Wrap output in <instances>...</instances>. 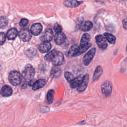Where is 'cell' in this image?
<instances>
[{"instance_id":"6da1fadb","label":"cell","mask_w":127,"mask_h":127,"mask_svg":"<svg viewBox=\"0 0 127 127\" xmlns=\"http://www.w3.org/2000/svg\"><path fill=\"white\" fill-rule=\"evenodd\" d=\"M44 59L48 62H51L54 65L60 66L64 61L63 54L59 51L53 50L45 55Z\"/></svg>"},{"instance_id":"7a4b0ae2","label":"cell","mask_w":127,"mask_h":127,"mask_svg":"<svg viewBox=\"0 0 127 127\" xmlns=\"http://www.w3.org/2000/svg\"><path fill=\"white\" fill-rule=\"evenodd\" d=\"M22 77V75L20 72L16 70H13L9 73L8 80L9 82L13 86H18L21 83Z\"/></svg>"},{"instance_id":"3957f363","label":"cell","mask_w":127,"mask_h":127,"mask_svg":"<svg viewBox=\"0 0 127 127\" xmlns=\"http://www.w3.org/2000/svg\"><path fill=\"white\" fill-rule=\"evenodd\" d=\"M35 74V69L30 64H28L25 66L24 69L23 70L22 73V75L24 79L28 81L33 78Z\"/></svg>"},{"instance_id":"277c9868","label":"cell","mask_w":127,"mask_h":127,"mask_svg":"<svg viewBox=\"0 0 127 127\" xmlns=\"http://www.w3.org/2000/svg\"><path fill=\"white\" fill-rule=\"evenodd\" d=\"M91 44L89 43L84 44H80L75 49L72 57H77L82 54L83 53H85L91 47Z\"/></svg>"},{"instance_id":"5b68a950","label":"cell","mask_w":127,"mask_h":127,"mask_svg":"<svg viewBox=\"0 0 127 127\" xmlns=\"http://www.w3.org/2000/svg\"><path fill=\"white\" fill-rule=\"evenodd\" d=\"M19 38L23 42L29 41L32 37V33L31 31L27 28L22 29L18 33Z\"/></svg>"},{"instance_id":"8992f818","label":"cell","mask_w":127,"mask_h":127,"mask_svg":"<svg viewBox=\"0 0 127 127\" xmlns=\"http://www.w3.org/2000/svg\"><path fill=\"white\" fill-rule=\"evenodd\" d=\"M95 53L96 49L93 48L84 55L83 58V63L85 65H88L90 63L95 56Z\"/></svg>"},{"instance_id":"52a82bcc","label":"cell","mask_w":127,"mask_h":127,"mask_svg":"<svg viewBox=\"0 0 127 127\" xmlns=\"http://www.w3.org/2000/svg\"><path fill=\"white\" fill-rule=\"evenodd\" d=\"M95 41L97 45L102 50L106 49L108 45L106 39L104 36L102 35H98L95 37Z\"/></svg>"},{"instance_id":"ba28073f","label":"cell","mask_w":127,"mask_h":127,"mask_svg":"<svg viewBox=\"0 0 127 127\" xmlns=\"http://www.w3.org/2000/svg\"><path fill=\"white\" fill-rule=\"evenodd\" d=\"M101 91L103 94L106 96H109L112 93V86L109 81H105L101 85Z\"/></svg>"},{"instance_id":"9c48e42d","label":"cell","mask_w":127,"mask_h":127,"mask_svg":"<svg viewBox=\"0 0 127 127\" xmlns=\"http://www.w3.org/2000/svg\"><path fill=\"white\" fill-rule=\"evenodd\" d=\"M53 32L51 29H47L40 37V40L43 42H50L52 40Z\"/></svg>"},{"instance_id":"30bf717a","label":"cell","mask_w":127,"mask_h":127,"mask_svg":"<svg viewBox=\"0 0 127 127\" xmlns=\"http://www.w3.org/2000/svg\"><path fill=\"white\" fill-rule=\"evenodd\" d=\"M55 43L59 45L63 44L66 40L65 35L62 32L56 33L54 36Z\"/></svg>"},{"instance_id":"8fae6325","label":"cell","mask_w":127,"mask_h":127,"mask_svg":"<svg viewBox=\"0 0 127 127\" xmlns=\"http://www.w3.org/2000/svg\"><path fill=\"white\" fill-rule=\"evenodd\" d=\"M88 81H89V75L88 74H86L84 76V77L81 83L77 87V91L79 93L83 92L86 89L87 86Z\"/></svg>"},{"instance_id":"7c38bea8","label":"cell","mask_w":127,"mask_h":127,"mask_svg":"<svg viewBox=\"0 0 127 127\" xmlns=\"http://www.w3.org/2000/svg\"><path fill=\"white\" fill-rule=\"evenodd\" d=\"M43 29V27L42 25L40 23H37L33 24L30 28V31L32 34L37 36L40 34V33L42 32Z\"/></svg>"},{"instance_id":"4fadbf2b","label":"cell","mask_w":127,"mask_h":127,"mask_svg":"<svg viewBox=\"0 0 127 127\" xmlns=\"http://www.w3.org/2000/svg\"><path fill=\"white\" fill-rule=\"evenodd\" d=\"M84 75L83 74H80L75 78H74L73 80L70 83V87L72 88H75L76 87H78L80 84L81 83L83 77H84Z\"/></svg>"},{"instance_id":"5bb4252c","label":"cell","mask_w":127,"mask_h":127,"mask_svg":"<svg viewBox=\"0 0 127 127\" xmlns=\"http://www.w3.org/2000/svg\"><path fill=\"white\" fill-rule=\"evenodd\" d=\"M12 88L7 85H5L3 86L0 90V94L3 97H8L12 95Z\"/></svg>"},{"instance_id":"9a60e30c","label":"cell","mask_w":127,"mask_h":127,"mask_svg":"<svg viewBox=\"0 0 127 127\" xmlns=\"http://www.w3.org/2000/svg\"><path fill=\"white\" fill-rule=\"evenodd\" d=\"M51 44L49 42H45L41 44L39 46L38 49L40 52L44 53L49 52L51 50Z\"/></svg>"},{"instance_id":"2e32d148","label":"cell","mask_w":127,"mask_h":127,"mask_svg":"<svg viewBox=\"0 0 127 127\" xmlns=\"http://www.w3.org/2000/svg\"><path fill=\"white\" fill-rule=\"evenodd\" d=\"M46 83V80L45 79H40L36 80L32 86V89L36 90L44 87Z\"/></svg>"},{"instance_id":"e0dca14e","label":"cell","mask_w":127,"mask_h":127,"mask_svg":"<svg viewBox=\"0 0 127 127\" xmlns=\"http://www.w3.org/2000/svg\"><path fill=\"white\" fill-rule=\"evenodd\" d=\"M62 73V70L59 66L54 65L51 71V75L52 77L58 78L59 77Z\"/></svg>"},{"instance_id":"ac0fdd59","label":"cell","mask_w":127,"mask_h":127,"mask_svg":"<svg viewBox=\"0 0 127 127\" xmlns=\"http://www.w3.org/2000/svg\"><path fill=\"white\" fill-rule=\"evenodd\" d=\"M102 72H103V69L102 67L100 65H98L96 67L93 74V81H95L97 80L101 75Z\"/></svg>"},{"instance_id":"d6986e66","label":"cell","mask_w":127,"mask_h":127,"mask_svg":"<svg viewBox=\"0 0 127 127\" xmlns=\"http://www.w3.org/2000/svg\"><path fill=\"white\" fill-rule=\"evenodd\" d=\"M18 34V31L15 28L10 29L7 32L6 36L8 40L14 39Z\"/></svg>"},{"instance_id":"ffe728a7","label":"cell","mask_w":127,"mask_h":127,"mask_svg":"<svg viewBox=\"0 0 127 127\" xmlns=\"http://www.w3.org/2000/svg\"><path fill=\"white\" fill-rule=\"evenodd\" d=\"M93 27L92 23L90 21H85L80 26L81 30L83 31H88L90 30Z\"/></svg>"},{"instance_id":"44dd1931","label":"cell","mask_w":127,"mask_h":127,"mask_svg":"<svg viewBox=\"0 0 127 127\" xmlns=\"http://www.w3.org/2000/svg\"><path fill=\"white\" fill-rule=\"evenodd\" d=\"M64 4L68 7H75L80 4V2L76 0H66L64 2Z\"/></svg>"},{"instance_id":"7402d4cb","label":"cell","mask_w":127,"mask_h":127,"mask_svg":"<svg viewBox=\"0 0 127 127\" xmlns=\"http://www.w3.org/2000/svg\"><path fill=\"white\" fill-rule=\"evenodd\" d=\"M106 40L112 44H114L116 42V37L112 34L109 33H105L104 34Z\"/></svg>"},{"instance_id":"603a6c76","label":"cell","mask_w":127,"mask_h":127,"mask_svg":"<svg viewBox=\"0 0 127 127\" xmlns=\"http://www.w3.org/2000/svg\"><path fill=\"white\" fill-rule=\"evenodd\" d=\"M55 91L53 89L49 90L47 94V99L49 104H51L54 101V95Z\"/></svg>"},{"instance_id":"cb8c5ba5","label":"cell","mask_w":127,"mask_h":127,"mask_svg":"<svg viewBox=\"0 0 127 127\" xmlns=\"http://www.w3.org/2000/svg\"><path fill=\"white\" fill-rule=\"evenodd\" d=\"M90 40V36L88 33L84 34L81 38L80 40V44H84L86 43H88Z\"/></svg>"},{"instance_id":"d4e9b609","label":"cell","mask_w":127,"mask_h":127,"mask_svg":"<svg viewBox=\"0 0 127 127\" xmlns=\"http://www.w3.org/2000/svg\"><path fill=\"white\" fill-rule=\"evenodd\" d=\"M64 77L68 83H70L74 78L73 75L69 71H65L64 72Z\"/></svg>"},{"instance_id":"484cf974","label":"cell","mask_w":127,"mask_h":127,"mask_svg":"<svg viewBox=\"0 0 127 127\" xmlns=\"http://www.w3.org/2000/svg\"><path fill=\"white\" fill-rule=\"evenodd\" d=\"M7 24V20L3 16H1L0 17V28H4Z\"/></svg>"},{"instance_id":"4316f807","label":"cell","mask_w":127,"mask_h":127,"mask_svg":"<svg viewBox=\"0 0 127 127\" xmlns=\"http://www.w3.org/2000/svg\"><path fill=\"white\" fill-rule=\"evenodd\" d=\"M77 46H78V45L77 44H74V45H73V46H72L71 47L70 50L68 52V56L72 57V55H73V54L74 52V50Z\"/></svg>"},{"instance_id":"83f0119b","label":"cell","mask_w":127,"mask_h":127,"mask_svg":"<svg viewBox=\"0 0 127 127\" xmlns=\"http://www.w3.org/2000/svg\"><path fill=\"white\" fill-rule=\"evenodd\" d=\"M5 39L6 36L5 34L3 32H1L0 34V43L1 45H2L4 43L5 41Z\"/></svg>"},{"instance_id":"f1b7e54d","label":"cell","mask_w":127,"mask_h":127,"mask_svg":"<svg viewBox=\"0 0 127 127\" xmlns=\"http://www.w3.org/2000/svg\"><path fill=\"white\" fill-rule=\"evenodd\" d=\"M54 29L55 31V32L58 33L60 32H62V28L61 25L58 24V23H56L55 24L54 27Z\"/></svg>"},{"instance_id":"f546056e","label":"cell","mask_w":127,"mask_h":127,"mask_svg":"<svg viewBox=\"0 0 127 127\" xmlns=\"http://www.w3.org/2000/svg\"><path fill=\"white\" fill-rule=\"evenodd\" d=\"M28 23V20L27 19L23 18L20 20L19 22V25L22 27H24L26 25H27Z\"/></svg>"},{"instance_id":"4dcf8cb0","label":"cell","mask_w":127,"mask_h":127,"mask_svg":"<svg viewBox=\"0 0 127 127\" xmlns=\"http://www.w3.org/2000/svg\"><path fill=\"white\" fill-rule=\"evenodd\" d=\"M123 26L125 29H127V18L124 19L123 21Z\"/></svg>"},{"instance_id":"1f68e13d","label":"cell","mask_w":127,"mask_h":127,"mask_svg":"<svg viewBox=\"0 0 127 127\" xmlns=\"http://www.w3.org/2000/svg\"><path fill=\"white\" fill-rule=\"evenodd\" d=\"M35 81H35L34 79H31V80H30V81H28V85H29V86H32Z\"/></svg>"},{"instance_id":"d6a6232c","label":"cell","mask_w":127,"mask_h":127,"mask_svg":"<svg viewBox=\"0 0 127 127\" xmlns=\"http://www.w3.org/2000/svg\"></svg>"}]
</instances>
